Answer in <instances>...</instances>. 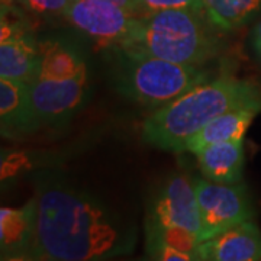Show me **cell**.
I'll return each instance as SVG.
<instances>
[{"label": "cell", "mask_w": 261, "mask_h": 261, "mask_svg": "<svg viewBox=\"0 0 261 261\" xmlns=\"http://www.w3.org/2000/svg\"><path fill=\"white\" fill-rule=\"evenodd\" d=\"M37 248L44 258L97 261L132 255L138 228L99 196L54 171L37 177Z\"/></svg>", "instance_id": "obj_1"}, {"label": "cell", "mask_w": 261, "mask_h": 261, "mask_svg": "<svg viewBox=\"0 0 261 261\" xmlns=\"http://www.w3.org/2000/svg\"><path fill=\"white\" fill-rule=\"evenodd\" d=\"M261 112V86L233 74L212 77L155 109L142 123V141L154 148L185 152L189 141L209 122L235 109Z\"/></svg>", "instance_id": "obj_2"}, {"label": "cell", "mask_w": 261, "mask_h": 261, "mask_svg": "<svg viewBox=\"0 0 261 261\" xmlns=\"http://www.w3.org/2000/svg\"><path fill=\"white\" fill-rule=\"evenodd\" d=\"M28 87L38 129L65 125L89 96V70L83 53L64 39L39 41L37 71Z\"/></svg>", "instance_id": "obj_3"}, {"label": "cell", "mask_w": 261, "mask_h": 261, "mask_svg": "<svg viewBox=\"0 0 261 261\" xmlns=\"http://www.w3.org/2000/svg\"><path fill=\"white\" fill-rule=\"evenodd\" d=\"M121 47L178 64L206 65L224 51L207 19L192 9H166L137 16Z\"/></svg>", "instance_id": "obj_4"}, {"label": "cell", "mask_w": 261, "mask_h": 261, "mask_svg": "<svg viewBox=\"0 0 261 261\" xmlns=\"http://www.w3.org/2000/svg\"><path fill=\"white\" fill-rule=\"evenodd\" d=\"M111 77L125 99L159 109L212 79L205 65L178 64L121 47H109Z\"/></svg>", "instance_id": "obj_5"}, {"label": "cell", "mask_w": 261, "mask_h": 261, "mask_svg": "<svg viewBox=\"0 0 261 261\" xmlns=\"http://www.w3.org/2000/svg\"><path fill=\"white\" fill-rule=\"evenodd\" d=\"M144 231L147 254L161 245L196 254L202 224L195 180L183 173L166 178L147 203Z\"/></svg>", "instance_id": "obj_6"}, {"label": "cell", "mask_w": 261, "mask_h": 261, "mask_svg": "<svg viewBox=\"0 0 261 261\" xmlns=\"http://www.w3.org/2000/svg\"><path fill=\"white\" fill-rule=\"evenodd\" d=\"M195 190L202 224L200 243L254 219L255 211L243 181L221 185L205 177L196 178Z\"/></svg>", "instance_id": "obj_7"}, {"label": "cell", "mask_w": 261, "mask_h": 261, "mask_svg": "<svg viewBox=\"0 0 261 261\" xmlns=\"http://www.w3.org/2000/svg\"><path fill=\"white\" fill-rule=\"evenodd\" d=\"M63 16L105 48L121 45L137 19L134 13L105 0H73Z\"/></svg>", "instance_id": "obj_8"}, {"label": "cell", "mask_w": 261, "mask_h": 261, "mask_svg": "<svg viewBox=\"0 0 261 261\" xmlns=\"http://www.w3.org/2000/svg\"><path fill=\"white\" fill-rule=\"evenodd\" d=\"M39 60V41L20 22L2 15L0 77L29 83Z\"/></svg>", "instance_id": "obj_9"}, {"label": "cell", "mask_w": 261, "mask_h": 261, "mask_svg": "<svg viewBox=\"0 0 261 261\" xmlns=\"http://www.w3.org/2000/svg\"><path fill=\"white\" fill-rule=\"evenodd\" d=\"M202 261H261V229L252 221L232 226L197 245Z\"/></svg>", "instance_id": "obj_10"}, {"label": "cell", "mask_w": 261, "mask_h": 261, "mask_svg": "<svg viewBox=\"0 0 261 261\" xmlns=\"http://www.w3.org/2000/svg\"><path fill=\"white\" fill-rule=\"evenodd\" d=\"M0 129L5 138H20L38 130L28 83L0 77Z\"/></svg>", "instance_id": "obj_11"}, {"label": "cell", "mask_w": 261, "mask_h": 261, "mask_svg": "<svg viewBox=\"0 0 261 261\" xmlns=\"http://www.w3.org/2000/svg\"><path fill=\"white\" fill-rule=\"evenodd\" d=\"M38 203L34 196L19 207L0 209V252L2 255L27 251L37 245Z\"/></svg>", "instance_id": "obj_12"}, {"label": "cell", "mask_w": 261, "mask_h": 261, "mask_svg": "<svg viewBox=\"0 0 261 261\" xmlns=\"http://www.w3.org/2000/svg\"><path fill=\"white\" fill-rule=\"evenodd\" d=\"M195 155L206 180L221 185L243 181L244 140L212 144L199 149Z\"/></svg>", "instance_id": "obj_13"}, {"label": "cell", "mask_w": 261, "mask_h": 261, "mask_svg": "<svg viewBox=\"0 0 261 261\" xmlns=\"http://www.w3.org/2000/svg\"><path fill=\"white\" fill-rule=\"evenodd\" d=\"M254 109H235L218 116L209 122L203 129L197 132L192 140L187 142L186 151L195 154L199 149L205 148L212 144L226 142V141L243 140L245 130L251 125L254 118L258 115Z\"/></svg>", "instance_id": "obj_14"}, {"label": "cell", "mask_w": 261, "mask_h": 261, "mask_svg": "<svg viewBox=\"0 0 261 261\" xmlns=\"http://www.w3.org/2000/svg\"><path fill=\"white\" fill-rule=\"evenodd\" d=\"M261 9V0H202V13L216 31L243 27Z\"/></svg>", "instance_id": "obj_15"}, {"label": "cell", "mask_w": 261, "mask_h": 261, "mask_svg": "<svg viewBox=\"0 0 261 261\" xmlns=\"http://www.w3.org/2000/svg\"><path fill=\"white\" fill-rule=\"evenodd\" d=\"M137 3L141 15L166 9H192L202 13V0H137Z\"/></svg>", "instance_id": "obj_16"}, {"label": "cell", "mask_w": 261, "mask_h": 261, "mask_svg": "<svg viewBox=\"0 0 261 261\" xmlns=\"http://www.w3.org/2000/svg\"><path fill=\"white\" fill-rule=\"evenodd\" d=\"M20 6L38 15H64L73 0H16Z\"/></svg>", "instance_id": "obj_17"}, {"label": "cell", "mask_w": 261, "mask_h": 261, "mask_svg": "<svg viewBox=\"0 0 261 261\" xmlns=\"http://www.w3.org/2000/svg\"><path fill=\"white\" fill-rule=\"evenodd\" d=\"M152 261H202L196 254L178 251L167 245H161L148 254Z\"/></svg>", "instance_id": "obj_18"}, {"label": "cell", "mask_w": 261, "mask_h": 261, "mask_svg": "<svg viewBox=\"0 0 261 261\" xmlns=\"http://www.w3.org/2000/svg\"><path fill=\"white\" fill-rule=\"evenodd\" d=\"M0 261H44V257L41 255V252L38 251L37 245H35L34 248L27 250V251H19L2 255Z\"/></svg>", "instance_id": "obj_19"}, {"label": "cell", "mask_w": 261, "mask_h": 261, "mask_svg": "<svg viewBox=\"0 0 261 261\" xmlns=\"http://www.w3.org/2000/svg\"><path fill=\"white\" fill-rule=\"evenodd\" d=\"M105 2H111V3H115L118 6H121L123 9H126L130 13H134L135 16H141V10L137 0H105Z\"/></svg>", "instance_id": "obj_20"}, {"label": "cell", "mask_w": 261, "mask_h": 261, "mask_svg": "<svg viewBox=\"0 0 261 261\" xmlns=\"http://www.w3.org/2000/svg\"><path fill=\"white\" fill-rule=\"evenodd\" d=\"M44 261H57L51 258H44ZM97 261H152L148 254L147 255H141V257H132V255H125V257H116V258H106V260Z\"/></svg>", "instance_id": "obj_21"}, {"label": "cell", "mask_w": 261, "mask_h": 261, "mask_svg": "<svg viewBox=\"0 0 261 261\" xmlns=\"http://www.w3.org/2000/svg\"><path fill=\"white\" fill-rule=\"evenodd\" d=\"M252 47H257V45H261V20L255 25V28L252 29Z\"/></svg>", "instance_id": "obj_22"}, {"label": "cell", "mask_w": 261, "mask_h": 261, "mask_svg": "<svg viewBox=\"0 0 261 261\" xmlns=\"http://www.w3.org/2000/svg\"><path fill=\"white\" fill-rule=\"evenodd\" d=\"M254 53H255V56H257V58H258V61H260L261 64V45L254 47Z\"/></svg>", "instance_id": "obj_23"}]
</instances>
